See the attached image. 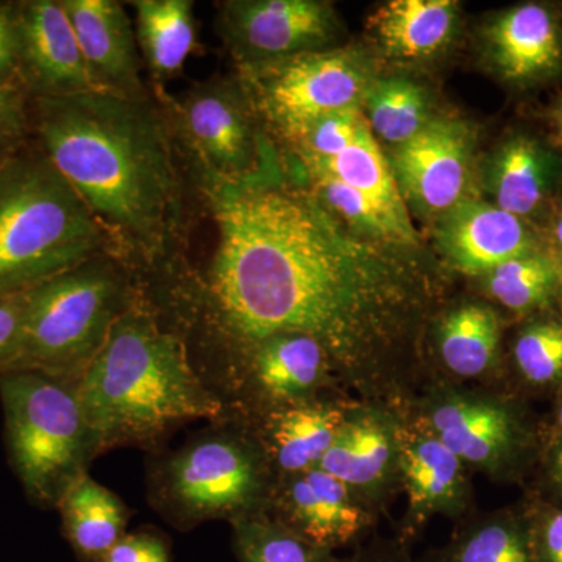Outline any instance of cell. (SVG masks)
I'll return each instance as SVG.
<instances>
[{"instance_id":"1","label":"cell","mask_w":562,"mask_h":562,"mask_svg":"<svg viewBox=\"0 0 562 562\" xmlns=\"http://www.w3.org/2000/svg\"><path fill=\"white\" fill-rule=\"evenodd\" d=\"M199 192L216 247L199 279L180 280L192 314L244 355L272 336H312L350 383L376 386L380 353L420 302L413 272L283 173Z\"/></svg>"},{"instance_id":"2","label":"cell","mask_w":562,"mask_h":562,"mask_svg":"<svg viewBox=\"0 0 562 562\" xmlns=\"http://www.w3.org/2000/svg\"><path fill=\"white\" fill-rule=\"evenodd\" d=\"M32 139L109 233L133 272L177 273L187 183L155 95L105 91L32 99Z\"/></svg>"},{"instance_id":"3","label":"cell","mask_w":562,"mask_h":562,"mask_svg":"<svg viewBox=\"0 0 562 562\" xmlns=\"http://www.w3.org/2000/svg\"><path fill=\"white\" fill-rule=\"evenodd\" d=\"M98 454L160 439L195 419H217L222 403L192 368L187 342L162 328L136 295L76 383Z\"/></svg>"},{"instance_id":"4","label":"cell","mask_w":562,"mask_h":562,"mask_svg":"<svg viewBox=\"0 0 562 562\" xmlns=\"http://www.w3.org/2000/svg\"><path fill=\"white\" fill-rule=\"evenodd\" d=\"M103 254L120 257L35 140L0 162V297L35 290Z\"/></svg>"},{"instance_id":"5","label":"cell","mask_w":562,"mask_h":562,"mask_svg":"<svg viewBox=\"0 0 562 562\" xmlns=\"http://www.w3.org/2000/svg\"><path fill=\"white\" fill-rule=\"evenodd\" d=\"M135 272L103 254L29 291L16 351L0 372L35 371L76 384L132 305Z\"/></svg>"},{"instance_id":"6","label":"cell","mask_w":562,"mask_h":562,"mask_svg":"<svg viewBox=\"0 0 562 562\" xmlns=\"http://www.w3.org/2000/svg\"><path fill=\"white\" fill-rule=\"evenodd\" d=\"M0 402L11 469L35 505L55 508L94 460L76 384L35 371L0 372Z\"/></svg>"},{"instance_id":"7","label":"cell","mask_w":562,"mask_h":562,"mask_svg":"<svg viewBox=\"0 0 562 562\" xmlns=\"http://www.w3.org/2000/svg\"><path fill=\"white\" fill-rule=\"evenodd\" d=\"M198 188L239 187L281 173L255 125L246 81L211 77L179 98L155 92Z\"/></svg>"},{"instance_id":"8","label":"cell","mask_w":562,"mask_h":562,"mask_svg":"<svg viewBox=\"0 0 562 562\" xmlns=\"http://www.w3.org/2000/svg\"><path fill=\"white\" fill-rule=\"evenodd\" d=\"M158 498L172 522L241 519L261 513L268 498L262 454L232 431L203 432L166 461Z\"/></svg>"},{"instance_id":"9","label":"cell","mask_w":562,"mask_h":562,"mask_svg":"<svg viewBox=\"0 0 562 562\" xmlns=\"http://www.w3.org/2000/svg\"><path fill=\"white\" fill-rule=\"evenodd\" d=\"M246 85L283 136L325 114L358 109L366 92L360 68L341 52H306L247 70Z\"/></svg>"},{"instance_id":"10","label":"cell","mask_w":562,"mask_h":562,"mask_svg":"<svg viewBox=\"0 0 562 562\" xmlns=\"http://www.w3.org/2000/svg\"><path fill=\"white\" fill-rule=\"evenodd\" d=\"M216 27L247 72L321 50L330 38L333 16L314 0H232L221 3Z\"/></svg>"},{"instance_id":"11","label":"cell","mask_w":562,"mask_h":562,"mask_svg":"<svg viewBox=\"0 0 562 562\" xmlns=\"http://www.w3.org/2000/svg\"><path fill=\"white\" fill-rule=\"evenodd\" d=\"M16 7V77L31 99L94 90L60 0H21Z\"/></svg>"},{"instance_id":"12","label":"cell","mask_w":562,"mask_h":562,"mask_svg":"<svg viewBox=\"0 0 562 562\" xmlns=\"http://www.w3.org/2000/svg\"><path fill=\"white\" fill-rule=\"evenodd\" d=\"M76 33L92 87L127 99L151 98L143 80L138 41L127 10L116 0H60Z\"/></svg>"},{"instance_id":"13","label":"cell","mask_w":562,"mask_h":562,"mask_svg":"<svg viewBox=\"0 0 562 562\" xmlns=\"http://www.w3.org/2000/svg\"><path fill=\"white\" fill-rule=\"evenodd\" d=\"M428 427L462 462L497 472L524 446V428L509 406L475 395L447 394L432 403Z\"/></svg>"},{"instance_id":"14","label":"cell","mask_w":562,"mask_h":562,"mask_svg":"<svg viewBox=\"0 0 562 562\" xmlns=\"http://www.w3.org/2000/svg\"><path fill=\"white\" fill-rule=\"evenodd\" d=\"M271 495L277 520L331 552L353 542L371 524L350 487L319 468L283 476Z\"/></svg>"},{"instance_id":"15","label":"cell","mask_w":562,"mask_h":562,"mask_svg":"<svg viewBox=\"0 0 562 562\" xmlns=\"http://www.w3.org/2000/svg\"><path fill=\"white\" fill-rule=\"evenodd\" d=\"M395 179L430 211H449L461 202L469 180V140L460 125L428 121L394 158Z\"/></svg>"},{"instance_id":"16","label":"cell","mask_w":562,"mask_h":562,"mask_svg":"<svg viewBox=\"0 0 562 562\" xmlns=\"http://www.w3.org/2000/svg\"><path fill=\"white\" fill-rule=\"evenodd\" d=\"M462 465L427 422L425 427L397 428V468L408 495V535L435 514L460 513L465 502Z\"/></svg>"},{"instance_id":"17","label":"cell","mask_w":562,"mask_h":562,"mask_svg":"<svg viewBox=\"0 0 562 562\" xmlns=\"http://www.w3.org/2000/svg\"><path fill=\"white\" fill-rule=\"evenodd\" d=\"M439 243L450 261L472 276H486L503 262L536 250L520 217L497 205L473 201L460 202L447 211Z\"/></svg>"},{"instance_id":"18","label":"cell","mask_w":562,"mask_h":562,"mask_svg":"<svg viewBox=\"0 0 562 562\" xmlns=\"http://www.w3.org/2000/svg\"><path fill=\"white\" fill-rule=\"evenodd\" d=\"M246 357L255 383L279 406L312 401L331 368L321 342L301 333L272 336Z\"/></svg>"},{"instance_id":"19","label":"cell","mask_w":562,"mask_h":562,"mask_svg":"<svg viewBox=\"0 0 562 562\" xmlns=\"http://www.w3.org/2000/svg\"><path fill=\"white\" fill-rule=\"evenodd\" d=\"M492 57L509 80L553 72L562 60L560 25L546 7L525 3L506 11L490 29Z\"/></svg>"},{"instance_id":"20","label":"cell","mask_w":562,"mask_h":562,"mask_svg":"<svg viewBox=\"0 0 562 562\" xmlns=\"http://www.w3.org/2000/svg\"><path fill=\"white\" fill-rule=\"evenodd\" d=\"M135 33L140 60L155 92L183 72L184 63L198 54V22L191 0H136Z\"/></svg>"},{"instance_id":"21","label":"cell","mask_w":562,"mask_h":562,"mask_svg":"<svg viewBox=\"0 0 562 562\" xmlns=\"http://www.w3.org/2000/svg\"><path fill=\"white\" fill-rule=\"evenodd\" d=\"M347 414L330 403L305 401L273 409L266 425L269 458L283 476L317 468Z\"/></svg>"},{"instance_id":"22","label":"cell","mask_w":562,"mask_h":562,"mask_svg":"<svg viewBox=\"0 0 562 562\" xmlns=\"http://www.w3.org/2000/svg\"><path fill=\"white\" fill-rule=\"evenodd\" d=\"M397 465V428L376 413L346 417L317 468L350 490H375Z\"/></svg>"},{"instance_id":"23","label":"cell","mask_w":562,"mask_h":562,"mask_svg":"<svg viewBox=\"0 0 562 562\" xmlns=\"http://www.w3.org/2000/svg\"><path fill=\"white\" fill-rule=\"evenodd\" d=\"M63 535L81 562H99L127 535L128 509L90 473L77 476L58 498Z\"/></svg>"},{"instance_id":"24","label":"cell","mask_w":562,"mask_h":562,"mask_svg":"<svg viewBox=\"0 0 562 562\" xmlns=\"http://www.w3.org/2000/svg\"><path fill=\"white\" fill-rule=\"evenodd\" d=\"M458 3L452 0H392L372 16L384 49L402 58L435 54L452 35Z\"/></svg>"},{"instance_id":"25","label":"cell","mask_w":562,"mask_h":562,"mask_svg":"<svg viewBox=\"0 0 562 562\" xmlns=\"http://www.w3.org/2000/svg\"><path fill=\"white\" fill-rule=\"evenodd\" d=\"M302 168L305 180L308 181L303 187L312 192L333 216L338 214L353 227L382 241L406 244V246L416 244V231L406 210L394 209L364 192L353 190L319 169L306 168V166Z\"/></svg>"},{"instance_id":"26","label":"cell","mask_w":562,"mask_h":562,"mask_svg":"<svg viewBox=\"0 0 562 562\" xmlns=\"http://www.w3.org/2000/svg\"><path fill=\"white\" fill-rule=\"evenodd\" d=\"M552 165L538 143L517 136L498 151L492 169L495 205L517 217L541 206L549 190Z\"/></svg>"},{"instance_id":"27","label":"cell","mask_w":562,"mask_h":562,"mask_svg":"<svg viewBox=\"0 0 562 562\" xmlns=\"http://www.w3.org/2000/svg\"><path fill=\"white\" fill-rule=\"evenodd\" d=\"M501 344L497 314L483 305L460 306L439 328L443 364L460 376H479L491 368Z\"/></svg>"},{"instance_id":"28","label":"cell","mask_w":562,"mask_h":562,"mask_svg":"<svg viewBox=\"0 0 562 562\" xmlns=\"http://www.w3.org/2000/svg\"><path fill=\"white\" fill-rule=\"evenodd\" d=\"M435 562H536L528 519L498 513L469 525Z\"/></svg>"},{"instance_id":"29","label":"cell","mask_w":562,"mask_h":562,"mask_svg":"<svg viewBox=\"0 0 562 562\" xmlns=\"http://www.w3.org/2000/svg\"><path fill=\"white\" fill-rule=\"evenodd\" d=\"M235 550L241 562H336L316 546L265 512L233 520Z\"/></svg>"},{"instance_id":"30","label":"cell","mask_w":562,"mask_h":562,"mask_svg":"<svg viewBox=\"0 0 562 562\" xmlns=\"http://www.w3.org/2000/svg\"><path fill=\"white\" fill-rule=\"evenodd\" d=\"M561 269L547 255L532 250L486 273L492 297L512 312L539 308L560 288Z\"/></svg>"},{"instance_id":"31","label":"cell","mask_w":562,"mask_h":562,"mask_svg":"<svg viewBox=\"0 0 562 562\" xmlns=\"http://www.w3.org/2000/svg\"><path fill=\"white\" fill-rule=\"evenodd\" d=\"M306 168L319 169L347 187L379 199L394 209L406 210L394 171L368 128L353 146L330 160H299Z\"/></svg>"},{"instance_id":"32","label":"cell","mask_w":562,"mask_h":562,"mask_svg":"<svg viewBox=\"0 0 562 562\" xmlns=\"http://www.w3.org/2000/svg\"><path fill=\"white\" fill-rule=\"evenodd\" d=\"M371 127L387 143H408L428 124L424 92L413 81L390 79L366 91Z\"/></svg>"},{"instance_id":"33","label":"cell","mask_w":562,"mask_h":562,"mask_svg":"<svg viewBox=\"0 0 562 562\" xmlns=\"http://www.w3.org/2000/svg\"><path fill=\"white\" fill-rule=\"evenodd\" d=\"M371 127L360 109L335 111L284 136L299 160H330L353 146Z\"/></svg>"},{"instance_id":"34","label":"cell","mask_w":562,"mask_h":562,"mask_svg":"<svg viewBox=\"0 0 562 562\" xmlns=\"http://www.w3.org/2000/svg\"><path fill=\"white\" fill-rule=\"evenodd\" d=\"M514 361L520 375L536 386L562 380V324L535 322L520 331L514 344Z\"/></svg>"},{"instance_id":"35","label":"cell","mask_w":562,"mask_h":562,"mask_svg":"<svg viewBox=\"0 0 562 562\" xmlns=\"http://www.w3.org/2000/svg\"><path fill=\"white\" fill-rule=\"evenodd\" d=\"M31 101L18 81L0 85V162L32 139Z\"/></svg>"},{"instance_id":"36","label":"cell","mask_w":562,"mask_h":562,"mask_svg":"<svg viewBox=\"0 0 562 562\" xmlns=\"http://www.w3.org/2000/svg\"><path fill=\"white\" fill-rule=\"evenodd\" d=\"M99 562H171V554L161 535L146 530L122 536Z\"/></svg>"},{"instance_id":"37","label":"cell","mask_w":562,"mask_h":562,"mask_svg":"<svg viewBox=\"0 0 562 562\" xmlns=\"http://www.w3.org/2000/svg\"><path fill=\"white\" fill-rule=\"evenodd\" d=\"M528 527L536 562H562V508L536 514Z\"/></svg>"},{"instance_id":"38","label":"cell","mask_w":562,"mask_h":562,"mask_svg":"<svg viewBox=\"0 0 562 562\" xmlns=\"http://www.w3.org/2000/svg\"><path fill=\"white\" fill-rule=\"evenodd\" d=\"M29 308V291L0 297V369L7 364L20 344Z\"/></svg>"},{"instance_id":"39","label":"cell","mask_w":562,"mask_h":562,"mask_svg":"<svg viewBox=\"0 0 562 562\" xmlns=\"http://www.w3.org/2000/svg\"><path fill=\"white\" fill-rule=\"evenodd\" d=\"M18 7L0 2V85L18 81Z\"/></svg>"},{"instance_id":"40","label":"cell","mask_w":562,"mask_h":562,"mask_svg":"<svg viewBox=\"0 0 562 562\" xmlns=\"http://www.w3.org/2000/svg\"><path fill=\"white\" fill-rule=\"evenodd\" d=\"M336 562H413L401 546L395 543H379V546L369 547L360 550L347 560H336Z\"/></svg>"},{"instance_id":"41","label":"cell","mask_w":562,"mask_h":562,"mask_svg":"<svg viewBox=\"0 0 562 562\" xmlns=\"http://www.w3.org/2000/svg\"><path fill=\"white\" fill-rule=\"evenodd\" d=\"M549 472L552 482L562 491V439L553 447L549 458Z\"/></svg>"},{"instance_id":"42","label":"cell","mask_w":562,"mask_h":562,"mask_svg":"<svg viewBox=\"0 0 562 562\" xmlns=\"http://www.w3.org/2000/svg\"><path fill=\"white\" fill-rule=\"evenodd\" d=\"M553 238L557 241L558 247L562 250V202L553 220Z\"/></svg>"},{"instance_id":"43","label":"cell","mask_w":562,"mask_h":562,"mask_svg":"<svg viewBox=\"0 0 562 562\" xmlns=\"http://www.w3.org/2000/svg\"><path fill=\"white\" fill-rule=\"evenodd\" d=\"M557 128H558V136H560V143L562 147V103L560 105V109H558L557 113Z\"/></svg>"},{"instance_id":"44","label":"cell","mask_w":562,"mask_h":562,"mask_svg":"<svg viewBox=\"0 0 562 562\" xmlns=\"http://www.w3.org/2000/svg\"><path fill=\"white\" fill-rule=\"evenodd\" d=\"M557 420H558V425H560V428L562 431V397L560 401V405H558Z\"/></svg>"},{"instance_id":"45","label":"cell","mask_w":562,"mask_h":562,"mask_svg":"<svg viewBox=\"0 0 562 562\" xmlns=\"http://www.w3.org/2000/svg\"><path fill=\"white\" fill-rule=\"evenodd\" d=\"M560 290H561V294H562V272H561V280H560Z\"/></svg>"}]
</instances>
